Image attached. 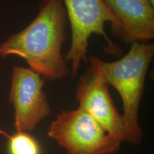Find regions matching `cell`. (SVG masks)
<instances>
[{
	"instance_id": "6",
	"label": "cell",
	"mask_w": 154,
	"mask_h": 154,
	"mask_svg": "<svg viewBox=\"0 0 154 154\" xmlns=\"http://www.w3.org/2000/svg\"><path fill=\"white\" fill-rule=\"evenodd\" d=\"M90 67L79 79L76 99L82 108L111 137L119 142L126 140L122 115L119 113L109 92V86L99 67L89 57Z\"/></svg>"
},
{
	"instance_id": "5",
	"label": "cell",
	"mask_w": 154,
	"mask_h": 154,
	"mask_svg": "<svg viewBox=\"0 0 154 154\" xmlns=\"http://www.w3.org/2000/svg\"><path fill=\"white\" fill-rule=\"evenodd\" d=\"M44 81L29 67H13L9 103L14 108L13 126L16 131H32L51 114Z\"/></svg>"
},
{
	"instance_id": "2",
	"label": "cell",
	"mask_w": 154,
	"mask_h": 154,
	"mask_svg": "<svg viewBox=\"0 0 154 154\" xmlns=\"http://www.w3.org/2000/svg\"><path fill=\"white\" fill-rule=\"evenodd\" d=\"M154 56V44L134 43L126 55L111 62L89 56L99 67L109 86H113L123 103L126 141L139 144L143 132L139 124L140 104L146 76Z\"/></svg>"
},
{
	"instance_id": "4",
	"label": "cell",
	"mask_w": 154,
	"mask_h": 154,
	"mask_svg": "<svg viewBox=\"0 0 154 154\" xmlns=\"http://www.w3.org/2000/svg\"><path fill=\"white\" fill-rule=\"evenodd\" d=\"M47 134L67 154H114L121 143L80 107L58 114Z\"/></svg>"
},
{
	"instance_id": "7",
	"label": "cell",
	"mask_w": 154,
	"mask_h": 154,
	"mask_svg": "<svg viewBox=\"0 0 154 154\" xmlns=\"http://www.w3.org/2000/svg\"><path fill=\"white\" fill-rule=\"evenodd\" d=\"M120 24L126 44L149 43L154 38V5L150 0H103Z\"/></svg>"
},
{
	"instance_id": "1",
	"label": "cell",
	"mask_w": 154,
	"mask_h": 154,
	"mask_svg": "<svg viewBox=\"0 0 154 154\" xmlns=\"http://www.w3.org/2000/svg\"><path fill=\"white\" fill-rule=\"evenodd\" d=\"M66 20L63 0H42L35 19L0 44V57H21L44 79H62L70 74L62 54Z\"/></svg>"
},
{
	"instance_id": "3",
	"label": "cell",
	"mask_w": 154,
	"mask_h": 154,
	"mask_svg": "<svg viewBox=\"0 0 154 154\" xmlns=\"http://www.w3.org/2000/svg\"><path fill=\"white\" fill-rule=\"evenodd\" d=\"M63 2L72 29L71 46L64 59L72 65V79L78 74L82 63H87L88 40L92 34L103 36L107 44L106 52L114 56L122 52L105 32V23L109 22L113 35L119 38L121 28L103 0H63Z\"/></svg>"
},
{
	"instance_id": "8",
	"label": "cell",
	"mask_w": 154,
	"mask_h": 154,
	"mask_svg": "<svg viewBox=\"0 0 154 154\" xmlns=\"http://www.w3.org/2000/svg\"><path fill=\"white\" fill-rule=\"evenodd\" d=\"M0 134L8 138L9 154H42L38 142L27 132L16 131L10 135L0 128Z\"/></svg>"
}]
</instances>
